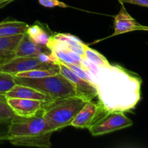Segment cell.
Listing matches in <instances>:
<instances>
[{"label":"cell","mask_w":148,"mask_h":148,"mask_svg":"<svg viewBox=\"0 0 148 148\" xmlns=\"http://www.w3.org/2000/svg\"><path fill=\"white\" fill-rule=\"evenodd\" d=\"M90 75L99 103L108 112L131 111L141 99V77L119 65L98 67L95 75Z\"/></svg>","instance_id":"cell-1"},{"label":"cell","mask_w":148,"mask_h":148,"mask_svg":"<svg viewBox=\"0 0 148 148\" xmlns=\"http://www.w3.org/2000/svg\"><path fill=\"white\" fill-rule=\"evenodd\" d=\"M53 132L40 112L30 118L13 119L7 126L6 140L16 146L49 148Z\"/></svg>","instance_id":"cell-2"},{"label":"cell","mask_w":148,"mask_h":148,"mask_svg":"<svg viewBox=\"0 0 148 148\" xmlns=\"http://www.w3.org/2000/svg\"><path fill=\"white\" fill-rule=\"evenodd\" d=\"M87 101L77 96L68 97L46 102L41 114L53 131H59L71 123Z\"/></svg>","instance_id":"cell-3"},{"label":"cell","mask_w":148,"mask_h":148,"mask_svg":"<svg viewBox=\"0 0 148 148\" xmlns=\"http://www.w3.org/2000/svg\"><path fill=\"white\" fill-rule=\"evenodd\" d=\"M15 81L17 84L35 88L53 100L77 96L73 85L59 72L40 79L15 77Z\"/></svg>","instance_id":"cell-4"},{"label":"cell","mask_w":148,"mask_h":148,"mask_svg":"<svg viewBox=\"0 0 148 148\" xmlns=\"http://www.w3.org/2000/svg\"><path fill=\"white\" fill-rule=\"evenodd\" d=\"M133 121L124 112L108 111L88 130L92 136H101L132 126Z\"/></svg>","instance_id":"cell-5"},{"label":"cell","mask_w":148,"mask_h":148,"mask_svg":"<svg viewBox=\"0 0 148 148\" xmlns=\"http://www.w3.org/2000/svg\"><path fill=\"white\" fill-rule=\"evenodd\" d=\"M56 64L58 65L59 73L65 77L75 87L77 97L88 102L92 101L97 96V90L93 84L80 77L57 58Z\"/></svg>","instance_id":"cell-6"},{"label":"cell","mask_w":148,"mask_h":148,"mask_svg":"<svg viewBox=\"0 0 148 148\" xmlns=\"http://www.w3.org/2000/svg\"><path fill=\"white\" fill-rule=\"evenodd\" d=\"M56 64L43 63L37 57L14 56L0 64V72L14 75L19 72H26L34 69H45L56 66Z\"/></svg>","instance_id":"cell-7"},{"label":"cell","mask_w":148,"mask_h":148,"mask_svg":"<svg viewBox=\"0 0 148 148\" xmlns=\"http://www.w3.org/2000/svg\"><path fill=\"white\" fill-rule=\"evenodd\" d=\"M107 112L99 103L88 101L77 114L70 126L76 128L89 129Z\"/></svg>","instance_id":"cell-8"},{"label":"cell","mask_w":148,"mask_h":148,"mask_svg":"<svg viewBox=\"0 0 148 148\" xmlns=\"http://www.w3.org/2000/svg\"><path fill=\"white\" fill-rule=\"evenodd\" d=\"M7 104L16 116L30 118L41 112L46 102L25 98H5Z\"/></svg>","instance_id":"cell-9"},{"label":"cell","mask_w":148,"mask_h":148,"mask_svg":"<svg viewBox=\"0 0 148 148\" xmlns=\"http://www.w3.org/2000/svg\"><path fill=\"white\" fill-rule=\"evenodd\" d=\"M145 26L139 24L128 13L124 4H121L118 14L114 17V33L113 36L123 34L134 30H145Z\"/></svg>","instance_id":"cell-10"},{"label":"cell","mask_w":148,"mask_h":148,"mask_svg":"<svg viewBox=\"0 0 148 148\" xmlns=\"http://www.w3.org/2000/svg\"><path fill=\"white\" fill-rule=\"evenodd\" d=\"M5 98H25V99L38 100L43 102H50L53 98L40 92L38 90L26 85L16 84L5 95Z\"/></svg>","instance_id":"cell-11"},{"label":"cell","mask_w":148,"mask_h":148,"mask_svg":"<svg viewBox=\"0 0 148 148\" xmlns=\"http://www.w3.org/2000/svg\"><path fill=\"white\" fill-rule=\"evenodd\" d=\"M51 51L46 46H40L31 40L27 33L23 35L15 51L14 56H24V57H36L41 52H50Z\"/></svg>","instance_id":"cell-12"},{"label":"cell","mask_w":148,"mask_h":148,"mask_svg":"<svg viewBox=\"0 0 148 148\" xmlns=\"http://www.w3.org/2000/svg\"><path fill=\"white\" fill-rule=\"evenodd\" d=\"M24 34L0 37V57L6 59L14 57V51Z\"/></svg>","instance_id":"cell-13"},{"label":"cell","mask_w":148,"mask_h":148,"mask_svg":"<svg viewBox=\"0 0 148 148\" xmlns=\"http://www.w3.org/2000/svg\"><path fill=\"white\" fill-rule=\"evenodd\" d=\"M29 25L17 20H5L0 23V37L24 34Z\"/></svg>","instance_id":"cell-14"},{"label":"cell","mask_w":148,"mask_h":148,"mask_svg":"<svg viewBox=\"0 0 148 148\" xmlns=\"http://www.w3.org/2000/svg\"><path fill=\"white\" fill-rule=\"evenodd\" d=\"M26 33L36 44L40 46H46L49 43L51 36L47 33L46 30L39 25H33L27 27Z\"/></svg>","instance_id":"cell-15"},{"label":"cell","mask_w":148,"mask_h":148,"mask_svg":"<svg viewBox=\"0 0 148 148\" xmlns=\"http://www.w3.org/2000/svg\"><path fill=\"white\" fill-rule=\"evenodd\" d=\"M59 67L58 65L52 66L50 68L45 69H34L32 70L26 71V72H19L14 76L15 77L20 78H29V79H40V78L52 76L59 73Z\"/></svg>","instance_id":"cell-16"},{"label":"cell","mask_w":148,"mask_h":148,"mask_svg":"<svg viewBox=\"0 0 148 148\" xmlns=\"http://www.w3.org/2000/svg\"><path fill=\"white\" fill-rule=\"evenodd\" d=\"M84 58L95 64L98 67H105V66H108L110 64L108 61L107 60L106 58L103 55L97 51L90 48L88 46H86L85 49Z\"/></svg>","instance_id":"cell-17"},{"label":"cell","mask_w":148,"mask_h":148,"mask_svg":"<svg viewBox=\"0 0 148 148\" xmlns=\"http://www.w3.org/2000/svg\"><path fill=\"white\" fill-rule=\"evenodd\" d=\"M15 117L17 116L7 104L5 97L0 96V124H9Z\"/></svg>","instance_id":"cell-18"},{"label":"cell","mask_w":148,"mask_h":148,"mask_svg":"<svg viewBox=\"0 0 148 148\" xmlns=\"http://www.w3.org/2000/svg\"><path fill=\"white\" fill-rule=\"evenodd\" d=\"M14 75L4 72H0V96L5 97L7 92L16 85Z\"/></svg>","instance_id":"cell-19"},{"label":"cell","mask_w":148,"mask_h":148,"mask_svg":"<svg viewBox=\"0 0 148 148\" xmlns=\"http://www.w3.org/2000/svg\"><path fill=\"white\" fill-rule=\"evenodd\" d=\"M53 38L66 43L72 47H85L86 45L79 38L69 33H57L52 36Z\"/></svg>","instance_id":"cell-20"},{"label":"cell","mask_w":148,"mask_h":148,"mask_svg":"<svg viewBox=\"0 0 148 148\" xmlns=\"http://www.w3.org/2000/svg\"><path fill=\"white\" fill-rule=\"evenodd\" d=\"M69 69H72L74 72L77 74V75H79L80 77H82V79H85V80L88 81L90 83H92V81H91V77L90 75V74L88 73L87 71L84 70L83 69L80 67V66H77V65L75 64H65Z\"/></svg>","instance_id":"cell-21"},{"label":"cell","mask_w":148,"mask_h":148,"mask_svg":"<svg viewBox=\"0 0 148 148\" xmlns=\"http://www.w3.org/2000/svg\"><path fill=\"white\" fill-rule=\"evenodd\" d=\"M40 62L46 64H56V56H53L51 51L50 52H41L38 53L36 56Z\"/></svg>","instance_id":"cell-22"},{"label":"cell","mask_w":148,"mask_h":148,"mask_svg":"<svg viewBox=\"0 0 148 148\" xmlns=\"http://www.w3.org/2000/svg\"><path fill=\"white\" fill-rule=\"evenodd\" d=\"M40 5L43 6L48 8H53V7H62V8H66L68 7L67 4L64 2L59 1V0H38Z\"/></svg>","instance_id":"cell-23"},{"label":"cell","mask_w":148,"mask_h":148,"mask_svg":"<svg viewBox=\"0 0 148 148\" xmlns=\"http://www.w3.org/2000/svg\"><path fill=\"white\" fill-rule=\"evenodd\" d=\"M118 1L121 4L128 3V4H135L141 7H148V0H118Z\"/></svg>","instance_id":"cell-24"},{"label":"cell","mask_w":148,"mask_h":148,"mask_svg":"<svg viewBox=\"0 0 148 148\" xmlns=\"http://www.w3.org/2000/svg\"><path fill=\"white\" fill-rule=\"evenodd\" d=\"M3 125H4V124H0V140H6V134H7V132H4V131H3V130H1V126Z\"/></svg>","instance_id":"cell-25"},{"label":"cell","mask_w":148,"mask_h":148,"mask_svg":"<svg viewBox=\"0 0 148 148\" xmlns=\"http://www.w3.org/2000/svg\"><path fill=\"white\" fill-rule=\"evenodd\" d=\"M13 0H2V1H1V7H5L6 5H7V4H8L9 3H10L11 2V1H12Z\"/></svg>","instance_id":"cell-26"},{"label":"cell","mask_w":148,"mask_h":148,"mask_svg":"<svg viewBox=\"0 0 148 148\" xmlns=\"http://www.w3.org/2000/svg\"><path fill=\"white\" fill-rule=\"evenodd\" d=\"M7 60H8V59H4V58H2V57H0V64H1L2 62H5V61H7Z\"/></svg>","instance_id":"cell-27"},{"label":"cell","mask_w":148,"mask_h":148,"mask_svg":"<svg viewBox=\"0 0 148 148\" xmlns=\"http://www.w3.org/2000/svg\"><path fill=\"white\" fill-rule=\"evenodd\" d=\"M1 1H2V0H0V9H1L2 8V7H1Z\"/></svg>","instance_id":"cell-28"},{"label":"cell","mask_w":148,"mask_h":148,"mask_svg":"<svg viewBox=\"0 0 148 148\" xmlns=\"http://www.w3.org/2000/svg\"><path fill=\"white\" fill-rule=\"evenodd\" d=\"M145 30H148V27H147V26H145Z\"/></svg>","instance_id":"cell-29"}]
</instances>
